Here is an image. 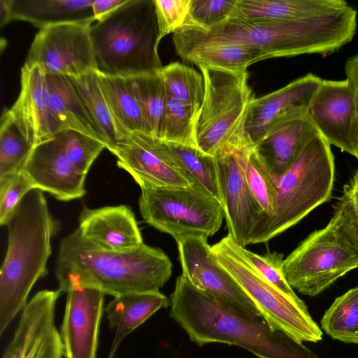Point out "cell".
I'll return each mask as SVG.
<instances>
[{"label":"cell","instance_id":"44dd1931","mask_svg":"<svg viewBox=\"0 0 358 358\" xmlns=\"http://www.w3.org/2000/svg\"><path fill=\"white\" fill-rule=\"evenodd\" d=\"M323 79L308 73L283 87L259 98L250 105L245 130L255 144L278 117L299 110H307Z\"/></svg>","mask_w":358,"mask_h":358},{"label":"cell","instance_id":"d4e9b609","mask_svg":"<svg viewBox=\"0 0 358 358\" xmlns=\"http://www.w3.org/2000/svg\"><path fill=\"white\" fill-rule=\"evenodd\" d=\"M159 147L166 160L190 185L214 197L223 206L215 157L197 147L169 143L161 138Z\"/></svg>","mask_w":358,"mask_h":358},{"label":"cell","instance_id":"4dcf8cb0","mask_svg":"<svg viewBox=\"0 0 358 358\" xmlns=\"http://www.w3.org/2000/svg\"><path fill=\"white\" fill-rule=\"evenodd\" d=\"M321 326L333 339L358 345V287L335 299L325 311Z\"/></svg>","mask_w":358,"mask_h":358},{"label":"cell","instance_id":"5b68a950","mask_svg":"<svg viewBox=\"0 0 358 358\" xmlns=\"http://www.w3.org/2000/svg\"><path fill=\"white\" fill-rule=\"evenodd\" d=\"M98 71L129 77L163 67L155 0H127L90 27Z\"/></svg>","mask_w":358,"mask_h":358},{"label":"cell","instance_id":"7bdbcfd3","mask_svg":"<svg viewBox=\"0 0 358 358\" xmlns=\"http://www.w3.org/2000/svg\"><path fill=\"white\" fill-rule=\"evenodd\" d=\"M345 72L346 79L350 81L355 92L356 115L353 130V146L354 157L358 159V66L346 62Z\"/></svg>","mask_w":358,"mask_h":358},{"label":"cell","instance_id":"ffe728a7","mask_svg":"<svg viewBox=\"0 0 358 358\" xmlns=\"http://www.w3.org/2000/svg\"><path fill=\"white\" fill-rule=\"evenodd\" d=\"M78 224L82 236L103 250L124 252L143 243L135 215L126 205L85 207L80 213Z\"/></svg>","mask_w":358,"mask_h":358},{"label":"cell","instance_id":"8992f818","mask_svg":"<svg viewBox=\"0 0 358 358\" xmlns=\"http://www.w3.org/2000/svg\"><path fill=\"white\" fill-rule=\"evenodd\" d=\"M334 178L331 145L317 134L278 180L273 209L270 214L259 217L251 231L249 244L268 241L329 201Z\"/></svg>","mask_w":358,"mask_h":358},{"label":"cell","instance_id":"7402d4cb","mask_svg":"<svg viewBox=\"0 0 358 358\" xmlns=\"http://www.w3.org/2000/svg\"><path fill=\"white\" fill-rule=\"evenodd\" d=\"M94 0H0L1 27L11 20L28 22L40 29L66 23L92 25Z\"/></svg>","mask_w":358,"mask_h":358},{"label":"cell","instance_id":"4fadbf2b","mask_svg":"<svg viewBox=\"0 0 358 358\" xmlns=\"http://www.w3.org/2000/svg\"><path fill=\"white\" fill-rule=\"evenodd\" d=\"M252 143L229 145L215 156L229 234L244 248L249 245L251 231L262 213L242 168L243 150Z\"/></svg>","mask_w":358,"mask_h":358},{"label":"cell","instance_id":"ee69618b","mask_svg":"<svg viewBox=\"0 0 358 358\" xmlns=\"http://www.w3.org/2000/svg\"><path fill=\"white\" fill-rule=\"evenodd\" d=\"M127 0H94L92 10L95 20L99 21L111 13Z\"/></svg>","mask_w":358,"mask_h":358},{"label":"cell","instance_id":"f1b7e54d","mask_svg":"<svg viewBox=\"0 0 358 358\" xmlns=\"http://www.w3.org/2000/svg\"><path fill=\"white\" fill-rule=\"evenodd\" d=\"M185 60L196 66L243 72L251 64L270 58L264 52L242 45H217L182 49L176 51Z\"/></svg>","mask_w":358,"mask_h":358},{"label":"cell","instance_id":"ac0fdd59","mask_svg":"<svg viewBox=\"0 0 358 358\" xmlns=\"http://www.w3.org/2000/svg\"><path fill=\"white\" fill-rule=\"evenodd\" d=\"M159 138L146 133L130 134L112 152L117 165L141 186L186 187L189 182L163 156Z\"/></svg>","mask_w":358,"mask_h":358},{"label":"cell","instance_id":"2e32d148","mask_svg":"<svg viewBox=\"0 0 358 358\" xmlns=\"http://www.w3.org/2000/svg\"><path fill=\"white\" fill-rule=\"evenodd\" d=\"M6 112L21 135L32 146L53 140L47 76L38 64L21 68L20 92Z\"/></svg>","mask_w":358,"mask_h":358},{"label":"cell","instance_id":"d6986e66","mask_svg":"<svg viewBox=\"0 0 358 358\" xmlns=\"http://www.w3.org/2000/svg\"><path fill=\"white\" fill-rule=\"evenodd\" d=\"M317 134L307 110H296L276 119L255 143V149L278 180Z\"/></svg>","mask_w":358,"mask_h":358},{"label":"cell","instance_id":"6da1fadb","mask_svg":"<svg viewBox=\"0 0 358 358\" xmlns=\"http://www.w3.org/2000/svg\"><path fill=\"white\" fill-rule=\"evenodd\" d=\"M170 316L201 346L220 343L259 358H322L303 343L273 329L263 316L236 310L198 289L182 273L170 299Z\"/></svg>","mask_w":358,"mask_h":358},{"label":"cell","instance_id":"8d00e7d4","mask_svg":"<svg viewBox=\"0 0 358 358\" xmlns=\"http://www.w3.org/2000/svg\"><path fill=\"white\" fill-rule=\"evenodd\" d=\"M63 151L71 164L87 174L93 162L106 148L101 141L80 132L65 130L55 134Z\"/></svg>","mask_w":358,"mask_h":358},{"label":"cell","instance_id":"e575fe53","mask_svg":"<svg viewBox=\"0 0 358 358\" xmlns=\"http://www.w3.org/2000/svg\"><path fill=\"white\" fill-rule=\"evenodd\" d=\"M200 108L183 103L167 92L162 139L169 143L197 147L196 129Z\"/></svg>","mask_w":358,"mask_h":358},{"label":"cell","instance_id":"ba28073f","mask_svg":"<svg viewBox=\"0 0 358 358\" xmlns=\"http://www.w3.org/2000/svg\"><path fill=\"white\" fill-rule=\"evenodd\" d=\"M240 248L228 234L211 246V251L271 327L299 343L321 341L322 331L304 302L285 294L265 280L245 258Z\"/></svg>","mask_w":358,"mask_h":358},{"label":"cell","instance_id":"f35d334b","mask_svg":"<svg viewBox=\"0 0 358 358\" xmlns=\"http://www.w3.org/2000/svg\"><path fill=\"white\" fill-rule=\"evenodd\" d=\"M236 3L237 0H191L183 25L208 30L229 19Z\"/></svg>","mask_w":358,"mask_h":358},{"label":"cell","instance_id":"7a4b0ae2","mask_svg":"<svg viewBox=\"0 0 358 358\" xmlns=\"http://www.w3.org/2000/svg\"><path fill=\"white\" fill-rule=\"evenodd\" d=\"M357 13L352 6L322 18L289 22H253L229 18L208 30L182 26L173 33L176 50L217 45H242L270 58L318 54L326 56L350 43L357 30Z\"/></svg>","mask_w":358,"mask_h":358},{"label":"cell","instance_id":"d6a6232c","mask_svg":"<svg viewBox=\"0 0 358 358\" xmlns=\"http://www.w3.org/2000/svg\"><path fill=\"white\" fill-rule=\"evenodd\" d=\"M33 148L4 111L0 126V187L22 171Z\"/></svg>","mask_w":358,"mask_h":358},{"label":"cell","instance_id":"e0dca14e","mask_svg":"<svg viewBox=\"0 0 358 358\" xmlns=\"http://www.w3.org/2000/svg\"><path fill=\"white\" fill-rule=\"evenodd\" d=\"M22 171L34 189L48 192L58 200L80 199L87 192V174L68 159L56 137L34 147Z\"/></svg>","mask_w":358,"mask_h":358},{"label":"cell","instance_id":"74e56055","mask_svg":"<svg viewBox=\"0 0 358 358\" xmlns=\"http://www.w3.org/2000/svg\"><path fill=\"white\" fill-rule=\"evenodd\" d=\"M64 346L55 326L45 334L8 345L2 358H62Z\"/></svg>","mask_w":358,"mask_h":358},{"label":"cell","instance_id":"cb8c5ba5","mask_svg":"<svg viewBox=\"0 0 358 358\" xmlns=\"http://www.w3.org/2000/svg\"><path fill=\"white\" fill-rule=\"evenodd\" d=\"M170 302L157 292H129L114 296L104 308L110 329L115 330L107 358H113L122 341L153 314Z\"/></svg>","mask_w":358,"mask_h":358},{"label":"cell","instance_id":"8fae6325","mask_svg":"<svg viewBox=\"0 0 358 358\" xmlns=\"http://www.w3.org/2000/svg\"><path fill=\"white\" fill-rule=\"evenodd\" d=\"M90 27L66 23L40 29L24 64L39 65L46 75L78 76L98 71Z\"/></svg>","mask_w":358,"mask_h":358},{"label":"cell","instance_id":"4316f807","mask_svg":"<svg viewBox=\"0 0 358 358\" xmlns=\"http://www.w3.org/2000/svg\"><path fill=\"white\" fill-rule=\"evenodd\" d=\"M79 96L101 141L111 153L128 136L113 117L101 90L98 71L66 76Z\"/></svg>","mask_w":358,"mask_h":358},{"label":"cell","instance_id":"9c48e42d","mask_svg":"<svg viewBox=\"0 0 358 358\" xmlns=\"http://www.w3.org/2000/svg\"><path fill=\"white\" fill-rule=\"evenodd\" d=\"M139 210L144 221L172 236H213L224 211L214 197L190 185L186 187L141 186Z\"/></svg>","mask_w":358,"mask_h":358},{"label":"cell","instance_id":"3957f363","mask_svg":"<svg viewBox=\"0 0 358 358\" xmlns=\"http://www.w3.org/2000/svg\"><path fill=\"white\" fill-rule=\"evenodd\" d=\"M55 273L61 292L71 285H92L114 297L159 291L171 276L172 262L162 249L144 243L124 252L101 249L77 228L60 243Z\"/></svg>","mask_w":358,"mask_h":358},{"label":"cell","instance_id":"7c38bea8","mask_svg":"<svg viewBox=\"0 0 358 358\" xmlns=\"http://www.w3.org/2000/svg\"><path fill=\"white\" fill-rule=\"evenodd\" d=\"M207 237L185 235L176 238L182 273L198 289L217 300L249 315L262 316L256 305L218 263Z\"/></svg>","mask_w":358,"mask_h":358},{"label":"cell","instance_id":"836d02e7","mask_svg":"<svg viewBox=\"0 0 358 358\" xmlns=\"http://www.w3.org/2000/svg\"><path fill=\"white\" fill-rule=\"evenodd\" d=\"M159 73L171 96L183 103L201 107L205 91L201 73L179 62L163 66Z\"/></svg>","mask_w":358,"mask_h":358},{"label":"cell","instance_id":"484cf974","mask_svg":"<svg viewBox=\"0 0 358 358\" xmlns=\"http://www.w3.org/2000/svg\"><path fill=\"white\" fill-rule=\"evenodd\" d=\"M46 76L50 115L55 134L65 130L76 131L103 143L67 77Z\"/></svg>","mask_w":358,"mask_h":358},{"label":"cell","instance_id":"277c9868","mask_svg":"<svg viewBox=\"0 0 358 358\" xmlns=\"http://www.w3.org/2000/svg\"><path fill=\"white\" fill-rule=\"evenodd\" d=\"M7 251L0 270V335L27 306L38 280L48 273L51 240L59 224L43 192L34 189L7 220Z\"/></svg>","mask_w":358,"mask_h":358},{"label":"cell","instance_id":"52a82bcc","mask_svg":"<svg viewBox=\"0 0 358 358\" xmlns=\"http://www.w3.org/2000/svg\"><path fill=\"white\" fill-rule=\"evenodd\" d=\"M198 66L205 91L196 123L197 148L215 157L229 145L252 141L245 130L248 111L255 98L248 84V71Z\"/></svg>","mask_w":358,"mask_h":358},{"label":"cell","instance_id":"9a60e30c","mask_svg":"<svg viewBox=\"0 0 358 358\" xmlns=\"http://www.w3.org/2000/svg\"><path fill=\"white\" fill-rule=\"evenodd\" d=\"M307 114L331 145L354 156L355 92L348 79L322 80L308 106Z\"/></svg>","mask_w":358,"mask_h":358},{"label":"cell","instance_id":"5bb4252c","mask_svg":"<svg viewBox=\"0 0 358 358\" xmlns=\"http://www.w3.org/2000/svg\"><path fill=\"white\" fill-rule=\"evenodd\" d=\"M60 336L65 358H96L106 294L92 285H71Z\"/></svg>","mask_w":358,"mask_h":358},{"label":"cell","instance_id":"83f0119b","mask_svg":"<svg viewBox=\"0 0 358 358\" xmlns=\"http://www.w3.org/2000/svg\"><path fill=\"white\" fill-rule=\"evenodd\" d=\"M98 73L102 93L120 129L127 136L134 133L147 134L141 109L126 78Z\"/></svg>","mask_w":358,"mask_h":358},{"label":"cell","instance_id":"f546056e","mask_svg":"<svg viewBox=\"0 0 358 358\" xmlns=\"http://www.w3.org/2000/svg\"><path fill=\"white\" fill-rule=\"evenodd\" d=\"M126 79L141 109L147 134L162 139L167 92L159 71Z\"/></svg>","mask_w":358,"mask_h":358},{"label":"cell","instance_id":"d590c367","mask_svg":"<svg viewBox=\"0 0 358 358\" xmlns=\"http://www.w3.org/2000/svg\"><path fill=\"white\" fill-rule=\"evenodd\" d=\"M333 208L329 222L358 254V171L343 186Z\"/></svg>","mask_w":358,"mask_h":358},{"label":"cell","instance_id":"60d3db41","mask_svg":"<svg viewBox=\"0 0 358 358\" xmlns=\"http://www.w3.org/2000/svg\"><path fill=\"white\" fill-rule=\"evenodd\" d=\"M190 3L191 0H155L160 41L184 24Z\"/></svg>","mask_w":358,"mask_h":358},{"label":"cell","instance_id":"30bf717a","mask_svg":"<svg viewBox=\"0 0 358 358\" xmlns=\"http://www.w3.org/2000/svg\"><path fill=\"white\" fill-rule=\"evenodd\" d=\"M357 267V252L329 222L284 259L282 272L292 289L313 297Z\"/></svg>","mask_w":358,"mask_h":358},{"label":"cell","instance_id":"1f68e13d","mask_svg":"<svg viewBox=\"0 0 358 358\" xmlns=\"http://www.w3.org/2000/svg\"><path fill=\"white\" fill-rule=\"evenodd\" d=\"M242 168L250 193L262 210L259 217L270 214L276 198L278 180L255 151L253 143L243 150Z\"/></svg>","mask_w":358,"mask_h":358},{"label":"cell","instance_id":"ab89813d","mask_svg":"<svg viewBox=\"0 0 358 358\" xmlns=\"http://www.w3.org/2000/svg\"><path fill=\"white\" fill-rule=\"evenodd\" d=\"M240 248L245 258L265 280L285 294L296 299H299L284 276V259L282 253L268 251L264 255L261 256L244 247L241 246Z\"/></svg>","mask_w":358,"mask_h":358},{"label":"cell","instance_id":"b9f144b4","mask_svg":"<svg viewBox=\"0 0 358 358\" xmlns=\"http://www.w3.org/2000/svg\"><path fill=\"white\" fill-rule=\"evenodd\" d=\"M33 185L22 171L5 185L0 187V224L4 226L7 220L22 198Z\"/></svg>","mask_w":358,"mask_h":358},{"label":"cell","instance_id":"603a6c76","mask_svg":"<svg viewBox=\"0 0 358 358\" xmlns=\"http://www.w3.org/2000/svg\"><path fill=\"white\" fill-rule=\"evenodd\" d=\"M350 6L343 0H237L230 18L266 22L305 21L339 14Z\"/></svg>","mask_w":358,"mask_h":358}]
</instances>
